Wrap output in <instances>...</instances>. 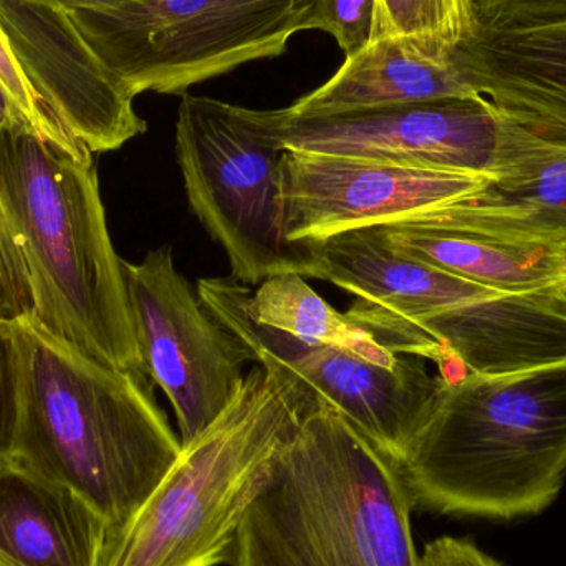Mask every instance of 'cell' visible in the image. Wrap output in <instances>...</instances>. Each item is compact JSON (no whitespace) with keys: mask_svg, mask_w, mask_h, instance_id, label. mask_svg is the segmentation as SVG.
I'll return each mask as SVG.
<instances>
[{"mask_svg":"<svg viewBox=\"0 0 566 566\" xmlns=\"http://www.w3.org/2000/svg\"><path fill=\"white\" fill-rule=\"evenodd\" d=\"M10 323L20 375L13 454L80 495L115 537L168 474L181 441L148 376L99 361L30 319Z\"/></svg>","mask_w":566,"mask_h":566,"instance_id":"7a4b0ae2","label":"cell"},{"mask_svg":"<svg viewBox=\"0 0 566 566\" xmlns=\"http://www.w3.org/2000/svg\"><path fill=\"white\" fill-rule=\"evenodd\" d=\"M70 10H108L123 6L128 0H49Z\"/></svg>","mask_w":566,"mask_h":566,"instance_id":"4316f807","label":"cell"},{"mask_svg":"<svg viewBox=\"0 0 566 566\" xmlns=\"http://www.w3.org/2000/svg\"><path fill=\"white\" fill-rule=\"evenodd\" d=\"M0 82L29 132L52 143L53 146L80 161L93 159V153L63 126L55 113L43 102L42 96L30 85L22 66L13 55L2 25H0Z\"/></svg>","mask_w":566,"mask_h":566,"instance_id":"7402d4cb","label":"cell"},{"mask_svg":"<svg viewBox=\"0 0 566 566\" xmlns=\"http://www.w3.org/2000/svg\"><path fill=\"white\" fill-rule=\"evenodd\" d=\"M399 462L318 396L239 527L231 566H421Z\"/></svg>","mask_w":566,"mask_h":566,"instance_id":"277c9868","label":"cell"},{"mask_svg":"<svg viewBox=\"0 0 566 566\" xmlns=\"http://www.w3.org/2000/svg\"><path fill=\"white\" fill-rule=\"evenodd\" d=\"M479 95L548 142L566 146V17L481 29L459 49Z\"/></svg>","mask_w":566,"mask_h":566,"instance_id":"9a60e30c","label":"cell"},{"mask_svg":"<svg viewBox=\"0 0 566 566\" xmlns=\"http://www.w3.org/2000/svg\"><path fill=\"white\" fill-rule=\"evenodd\" d=\"M399 469L426 511L501 522L541 515L566 481V359L442 379Z\"/></svg>","mask_w":566,"mask_h":566,"instance_id":"3957f363","label":"cell"},{"mask_svg":"<svg viewBox=\"0 0 566 566\" xmlns=\"http://www.w3.org/2000/svg\"><path fill=\"white\" fill-rule=\"evenodd\" d=\"M565 289H566V286H565Z\"/></svg>","mask_w":566,"mask_h":566,"instance_id":"83f0119b","label":"cell"},{"mask_svg":"<svg viewBox=\"0 0 566 566\" xmlns=\"http://www.w3.org/2000/svg\"><path fill=\"white\" fill-rule=\"evenodd\" d=\"M479 96L459 59L418 36L373 39L346 56L338 72L286 112L298 116L332 115L352 109Z\"/></svg>","mask_w":566,"mask_h":566,"instance_id":"e0dca14e","label":"cell"},{"mask_svg":"<svg viewBox=\"0 0 566 566\" xmlns=\"http://www.w3.org/2000/svg\"><path fill=\"white\" fill-rule=\"evenodd\" d=\"M481 29L565 19L566 0H475Z\"/></svg>","mask_w":566,"mask_h":566,"instance_id":"d4e9b609","label":"cell"},{"mask_svg":"<svg viewBox=\"0 0 566 566\" xmlns=\"http://www.w3.org/2000/svg\"><path fill=\"white\" fill-rule=\"evenodd\" d=\"M481 30L475 0H376L375 35L418 36L461 49Z\"/></svg>","mask_w":566,"mask_h":566,"instance_id":"44dd1931","label":"cell"},{"mask_svg":"<svg viewBox=\"0 0 566 566\" xmlns=\"http://www.w3.org/2000/svg\"><path fill=\"white\" fill-rule=\"evenodd\" d=\"M313 0H128L70 10L93 52L133 96L198 83L282 55Z\"/></svg>","mask_w":566,"mask_h":566,"instance_id":"52a82bcc","label":"cell"},{"mask_svg":"<svg viewBox=\"0 0 566 566\" xmlns=\"http://www.w3.org/2000/svg\"><path fill=\"white\" fill-rule=\"evenodd\" d=\"M251 312L262 325L306 345L345 349L388 368L401 358L346 313L333 308L302 275L279 274L262 282L252 292Z\"/></svg>","mask_w":566,"mask_h":566,"instance_id":"ffe728a7","label":"cell"},{"mask_svg":"<svg viewBox=\"0 0 566 566\" xmlns=\"http://www.w3.org/2000/svg\"><path fill=\"white\" fill-rule=\"evenodd\" d=\"M283 365L398 462L442 382L418 356L401 355L388 368L345 349L306 343H298Z\"/></svg>","mask_w":566,"mask_h":566,"instance_id":"5bb4252c","label":"cell"},{"mask_svg":"<svg viewBox=\"0 0 566 566\" xmlns=\"http://www.w3.org/2000/svg\"><path fill=\"white\" fill-rule=\"evenodd\" d=\"M244 118L279 151L462 172L491 182L527 178L566 146L548 142L484 96L405 103L332 115L251 109Z\"/></svg>","mask_w":566,"mask_h":566,"instance_id":"8992f818","label":"cell"},{"mask_svg":"<svg viewBox=\"0 0 566 566\" xmlns=\"http://www.w3.org/2000/svg\"><path fill=\"white\" fill-rule=\"evenodd\" d=\"M421 566H505L469 538L439 537L429 542Z\"/></svg>","mask_w":566,"mask_h":566,"instance_id":"484cf974","label":"cell"},{"mask_svg":"<svg viewBox=\"0 0 566 566\" xmlns=\"http://www.w3.org/2000/svg\"><path fill=\"white\" fill-rule=\"evenodd\" d=\"M289 366L259 356L229 408L189 444L103 566L229 565L239 527L315 402Z\"/></svg>","mask_w":566,"mask_h":566,"instance_id":"5b68a950","label":"cell"},{"mask_svg":"<svg viewBox=\"0 0 566 566\" xmlns=\"http://www.w3.org/2000/svg\"><path fill=\"white\" fill-rule=\"evenodd\" d=\"M402 222L469 229L566 249V149L527 178L484 189Z\"/></svg>","mask_w":566,"mask_h":566,"instance_id":"d6986e66","label":"cell"},{"mask_svg":"<svg viewBox=\"0 0 566 566\" xmlns=\"http://www.w3.org/2000/svg\"><path fill=\"white\" fill-rule=\"evenodd\" d=\"M379 229L398 254L488 289L517 293L566 285V249L562 245L416 222Z\"/></svg>","mask_w":566,"mask_h":566,"instance_id":"ac0fdd59","label":"cell"},{"mask_svg":"<svg viewBox=\"0 0 566 566\" xmlns=\"http://www.w3.org/2000/svg\"><path fill=\"white\" fill-rule=\"evenodd\" d=\"M283 235L308 244L339 232L395 224L469 198L489 179L365 159L282 151Z\"/></svg>","mask_w":566,"mask_h":566,"instance_id":"30bf717a","label":"cell"},{"mask_svg":"<svg viewBox=\"0 0 566 566\" xmlns=\"http://www.w3.org/2000/svg\"><path fill=\"white\" fill-rule=\"evenodd\" d=\"M376 0H313L305 30H322L345 56L365 49L375 35Z\"/></svg>","mask_w":566,"mask_h":566,"instance_id":"603a6c76","label":"cell"},{"mask_svg":"<svg viewBox=\"0 0 566 566\" xmlns=\"http://www.w3.org/2000/svg\"><path fill=\"white\" fill-rule=\"evenodd\" d=\"M105 518L19 455L0 458V566H103Z\"/></svg>","mask_w":566,"mask_h":566,"instance_id":"2e32d148","label":"cell"},{"mask_svg":"<svg viewBox=\"0 0 566 566\" xmlns=\"http://www.w3.org/2000/svg\"><path fill=\"white\" fill-rule=\"evenodd\" d=\"M20 419L19 353L12 323L0 319V458L15 451Z\"/></svg>","mask_w":566,"mask_h":566,"instance_id":"cb8c5ba5","label":"cell"},{"mask_svg":"<svg viewBox=\"0 0 566 566\" xmlns=\"http://www.w3.org/2000/svg\"><path fill=\"white\" fill-rule=\"evenodd\" d=\"M123 272L143 373L168 396L179 441L189 444L234 401L251 358L178 271L169 245L138 264L123 261Z\"/></svg>","mask_w":566,"mask_h":566,"instance_id":"9c48e42d","label":"cell"},{"mask_svg":"<svg viewBox=\"0 0 566 566\" xmlns=\"http://www.w3.org/2000/svg\"><path fill=\"white\" fill-rule=\"evenodd\" d=\"M22 318L145 375L95 159L15 126L0 132V319Z\"/></svg>","mask_w":566,"mask_h":566,"instance_id":"6da1fadb","label":"cell"},{"mask_svg":"<svg viewBox=\"0 0 566 566\" xmlns=\"http://www.w3.org/2000/svg\"><path fill=\"white\" fill-rule=\"evenodd\" d=\"M566 285L497 292L416 319L391 345L396 355L444 366L455 379L525 371L566 359Z\"/></svg>","mask_w":566,"mask_h":566,"instance_id":"7c38bea8","label":"cell"},{"mask_svg":"<svg viewBox=\"0 0 566 566\" xmlns=\"http://www.w3.org/2000/svg\"><path fill=\"white\" fill-rule=\"evenodd\" d=\"M0 25L30 85L93 155L146 133L135 96L93 52L70 9L49 0H0Z\"/></svg>","mask_w":566,"mask_h":566,"instance_id":"8fae6325","label":"cell"},{"mask_svg":"<svg viewBox=\"0 0 566 566\" xmlns=\"http://www.w3.org/2000/svg\"><path fill=\"white\" fill-rule=\"evenodd\" d=\"M279 151L241 106L185 93L176 119V158L196 218L224 249L232 279L261 285L279 274L316 277L303 245L286 242Z\"/></svg>","mask_w":566,"mask_h":566,"instance_id":"ba28073f","label":"cell"},{"mask_svg":"<svg viewBox=\"0 0 566 566\" xmlns=\"http://www.w3.org/2000/svg\"><path fill=\"white\" fill-rule=\"evenodd\" d=\"M302 245L315 262V279L352 293L346 316L388 349L416 319L499 292L398 254L379 226Z\"/></svg>","mask_w":566,"mask_h":566,"instance_id":"4fadbf2b","label":"cell"}]
</instances>
